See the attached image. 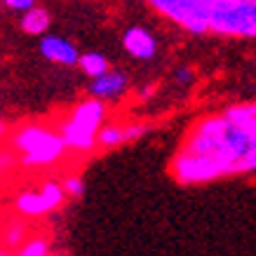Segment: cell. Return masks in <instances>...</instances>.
I'll return each instance as SVG.
<instances>
[{
	"label": "cell",
	"instance_id": "obj_1",
	"mask_svg": "<svg viewBox=\"0 0 256 256\" xmlns=\"http://www.w3.org/2000/svg\"><path fill=\"white\" fill-rule=\"evenodd\" d=\"M181 148L212 158L224 167L226 176L256 170V132L233 124L224 113L195 122Z\"/></svg>",
	"mask_w": 256,
	"mask_h": 256
},
{
	"label": "cell",
	"instance_id": "obj_2",
	"mask_svg": "<svg viewBox=\"0 0 256 256\" xmlns=\"http://www.w3.org/2000/svg\"><path fill=\"white\" fill-rule=\"evenodd\" d=\"M12 146L19 153L24 167H50L59 162L68 150L62 134L45 124H24L12 136Z\"/></svg>",
	"mask_w": 256,
	"mask_h": 256
},
{
	"label": "cell",
	"instance_id": "obj_3",
	"mask_svg": "<svg viewBox=\"0 0 256 256\" xmlns=\"http://www.w3.org/2000/svg\"><path fill=\"white\" fill-rule=\"evenodd\" d=\"M106 120V104L104 99H87L78 104L68 120L62 124V134L66 148L76 150V153H90L96 146V132H99L101 122Z\"/></svg>",
	"mask_w": 256,
	"mask_h": 256
},
{
	"label": "cell",
	"instance_id": "obj_4",
	"mask_svg": "<svg viewBox=\"0 0 256 256\" xmlns=\"http://www.w3.org/2000/svg\"><path fill=\"white\" fill-rule=\"evenodd\" d=\"M207 31L218 36H256V0H214L210 8Z\"/></svg>",
	"mask_w": 256,
	"mask_h": 256
},
{
	"label": "cell",
	"instance_id": "obj_5",
	"mask_svg": "<svg viewBox=\"0 0 256 256\" xmlns=\"http://www.w3.org/2000/svg\"><path fill=\"white\" fill-rule=\"evenodd\" d=\"M66 200L62 184L56 181H47L42 184L40 190H24L14 200V207L22 216H45L50 212L59 210Z\"/></svg>",
	"mask_w": 256,
	"mask_h": 256
},
{
	"label": "cell",
	"instance_id": "obj_6",
	"mask_svg": "<svg viewBox=\"0 0 256 256\" xmlns=\"http://www.w3.org/2000/svg\"><path fill=\"white\" fill-rule=\"evenodd\" d=\"M148 132L146 124H108V127H99L96 132V146L101 148H116L127 141L141 139Z\"/></svg>",
	"mask_w": 256,
	"mask_h": 256
},
{
	"label": "cell",
	"instance_id": "obj_7",
	"mask_svg": "<svg viewBox=\"0 0 256 256\" xmlns=\"http://www.w3.org/2000/svg\"><path fill=\"white\" fill-rule=\"evenodd\" d=\"M122 47L134 56V59H141V62H148V59H153V56L158 54L156 38H153L146 28H141V26H132V28L124 31Z\"/></svg>",
	"mask_w": 256,
	"mask_h": 256
},
{
	"label": "cell",
	"instance_id": "obj_8",
	"mask_svg": "<svg viewBox=\"0 0 256 256\" xmlns=\"http://www.w3.org/2000/svg\"><path fill=\"white\" fill-rule=\"evenodd\" d=\"M40 54L45 56L47 62H54L59 66H73L78 64V50L73 42L59 38V36H45L40 40Z\"/></svg>",
	"mask_w": 256,
	"mask_h": 256
},
{
	"label": "cell",
	"instance_id": "obj_9",
	"mask_svg": "<svg viewBox=\"0 0 256 256\" xmlns=\"http://www.w3.org/2000/svg\"><path fill=\"white\" fill-rule=\"evenodd\" d=\"M124 90H127V76L110 68L106 73L96 76L92 87H90L92 96H96V99H118V96L124 94Z\"/></svg>",
	"mask_w": 256,
	"mask_h": 256
},
{
	"label": "cell",
	"instance_id": "obj_10",
	"mask_svg": "<svg viewBox=\"0 0 256 256\" xmlns=\"http://www.w3.org/2000/svg\"><path fill=\"white\" fill-rule=\"evenodd\" d=\"M50 26V12L45 8L31 5L28 10L22 12V31L28 36H42Z\"/></svg>",
	"mask_w": 256,
	"mask_h": 256
},
{
	"label": "cell",
	"instance_id": "obj_11",
	"mask_svg": "<svg viewBox=\"0 0 256 256\" xmlns=\"http://www.w3.org/2000/svg\"><path fill=\"white\" fill-rule=\"evenodd\" d=\"M224 116L233 124L242 127V130H254L256 132V106L254 104H235V106L224 110Z\"/></svg>",
	"mask_w": 256,
	"mask_h": 256
},
{
	"label": "cell",
	"instance_id": "obj_12",
	"mask_svg": "<svg viewBox=\"0 0 256 256\" xmlns=\"http://www.w3.org/2000/svg\"><path fill=\"white\" fill-rule=\"evenodd\" d=\"M78 66L82 68L85 76L96 78V76H101V73L108 70V59H106L104 54H99V52H90V54L78 56Z\"/></svg>",
	"mask_w": 256,
	"mask_h": 256
},
{
	"label": "cell",
	"instance_id": "obj_13",
	"mask_svg": "<svg viewBox=\"0 0 256 256\" xmlns=\"http://www.w3.org/2000/svg\"><path fill=\"white\" fill-rule=\"evenodd\" d=\"M19 254L22 256H47L50 254V242L40 240V238H36V240H31V242H24L22 249H19Z\"/></svg>",
	"mask_w": 256,
	"mask_h": 256
},
{
	"label": "cell",
	"instance_id": "obj_14",
	"mask_svg": "<svg viewBox=\"0 0 256 256\" xmlns=\"http://www.w3.org/2000/svg\"><path fill=\"white\" fill-rule=\"evenodd\" d=\"M64 193H66V198H82V193H85V181L80 176H68L64 178Z\"/></svg>",
	"mask_w": 256,
	"mask_h": 256
},
{
	"label": "cell",
	"instance_id": "obj_15",
	"mask_svg": "<svg viewBox=\"0 0 256 256\" xmlns=\"http://www.w3.org/2000/svg\"><path fill=\"white\" fill-rule=\"evenodd\" d=\"M176 82L178 85H193L195 82V68H190V66H181V68H176Z\"/></svg>",
	"mask_w": 256,
	"mask_h": 256
},
{
	"label": "cell",
	"instance_id": "obj_16",
	"mask_svg": "<svg viewBox=\"0 0 256 256\" xmlns=\"http://www.w3.org/2000/svg\"><path fill=\"white\" fill-rule=\"evenodd\" d=\"M5 8L10 10H19V12H24V10H28L31 5H36V0H0Z\"/></svg>",
	"mask_w": 256,
	"mask_h": 256
},
{
	"label": "cell",
	"instance_id": "obj_17",
	"mask_svg": "<svg viewBox=\"0 0 256 256\" xmlns=\"http://www.w3.org/2000/svg\"><path fill=\"white\" fill-rule=\"evenodd\" d=\"M22 235H24V228L22 226H14V228H12V233L8 235V242L10 244H16V242L22 240Z\"/></svg>",
	"mask_w": 256,
	"mask_h": 256
},
{
	"label": "cell",
	"instance_id": "obj_18",
	"mask_svg": "<svg viewBox=\"0 0 256 256\" xmlns=\"http://www.w3.org/2000/svg\"><path fill=\"white\" fill-rule=\"evenodd\" d=\"M10 167V156H5V153H0V174Z\"/></svg>",
	"mask_w": 256,
	"mask_h": 256
},
{
	"label": "cell",
	"instance_id": "obj_19",
	"mask_svg": "<svg viewBox=\"0 0 256 256\" xmlns=\"http://www.w3.org/2000/svg\"><path fill=\"white\" fill-rule=\"evenodd\" d=\"M156 92V87H144V90H141V99H148V96H150V94Z\"/></svg>",
	"mask_w": 256,
	"mask_h": 256
},
{
	"label": "cell",
	"instance_id": "obj_20",
	"mask_svg": "<svg viewBox=\"0 0 256 256\" xmlns=\"http://www.w3.org/2000/svg\"><path fill=\"white\" fill-rule=\"evenodd\" d=\"M2 134H5V122L0 120V136H2Z\"/></svg>",
	"mask_w": 256,
	"mask_h": 256
}]
</instances>
